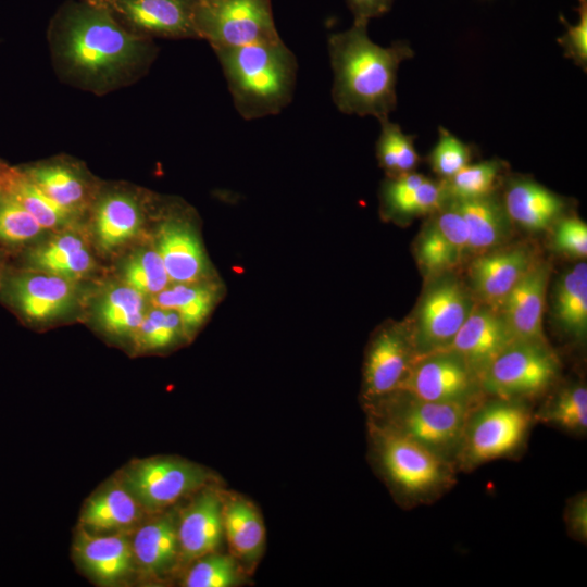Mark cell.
Masks as SVG:
<instances>
[{
  "instance_id": "cell-20",
  "label": "cell",
  "mask_w": 587,
  "mask_h": 587,
  "mask_svg": "<svg viewBox=\"0 0 587 587\" xmlns=\"http://www.w3.org/2000/svg\"><path fill=\"white\" fill-rule=\"evenodd\" d=\"M550 270L548 261L537 259L505 298L500 311L514 339L548 342L542 315Z\"/></svg>"
},
{
  "instance_id": "cell-35",
  "label": "cell",
  "mask_w": 587,
  "mask_h": 587,
  "mask_svg": "<svg viewBox=\"0 0 587 587\" xmlns=\"http://www.w3.org/2000/svg\"><path fill=\"white\" fill-rule=\"evenodd\" d=\"M534 421L553 425L573 434L587 429V388L573 383L561 388L534 413Z\"/></svg>"
},
{
  "instance_id": "cell-16",
  "label": "cell",
  "mask_w": 587,
  "mask_h": 587,
  "mask_svg": "<svg viewBox=\"0 0 587 587\" xmlns=\"http://www.w3.org/2000/svg\"><path fill=\"white\" fill-rule=\"evenodd\" d=\"M223 489L208 485L177 508V536L182 572L196 559L220 551L224 540Z\"/></svg>"
},
{
  "instance_id": "cell-30",
  "label": "cell",
  "mask_w": 587,
  "mask_h": 587,
  "mask_svg": "<svg viewBox=\"0 0 587 587\" xmlns=\"http://www.w3.org/2000/svg\"><path fill=\"white\" fill-rule=\"evenodd\" d=\"M32 267L67 279L79 278L93 267V259L83 239L65 234L35 248L28 255Z\"/></svg>"
},
{
  "instance_id": "cell-11",
  "label": "cell",
  "mask_w": 587,
  "mask_h": 587,
  "mask_svg": "<svg viewBox=\"0 0 587 587\" xmlns=\"http://www.w3.org/2000/svg\"><path fill=\"white\" fill-rule=\"evenodd\" d=\"M397 390L427 401L472 408L486 398L479 377L450 349L419 355Z\"/></svg>"
},
{
  "instance_id": "cell-23",
  "label": "cell",
  "mask_w": 587,
  "mask_h": 587,
  "mask_svg": "<svg viewBox=\"0 0 587 587\" xmlns=\"http://www.w3.org/2000/svg\"><path fill=\"white\" fill-rule=\"evenodd\" d=\"M8 294L26 319L38 322L67 312L76 296L71 279L43 272L15 275L9 283Z\"/></svg>"
},
{
  "instance_id": "cell-37",
  "label": "cell",
  "mask_w": 587,
  "mask_h": 587,
  "mask_svg": "<svg viewBox=\"0 0 587 587\" xmlns=\"http://www.w3.org/2000/svg\"><path fill=\"white\" fill-rule=\"evenodd\" d=\"M379 123L380 133L375 148L380 167L389 177L414 172L420 163V155L414 147L415 136L403 133L401 127L389 118Z\"/></svg>"
},
{
  "instance_id": "cell-19",
  "label": "cell",
  "mask_w": 587,
  "mask_h": 587,
  "mask_svg": "<svg viewBox=\"0 0 587 587\" xmlns=\"http://www.w3.org/2000/svg\"><path fill=\"white\" fill-rule=\"evenodd\" d=\"M513 340L502 312L477 302L446 349L461 355L480 379L490 363Z\"/></svg>"
},
{
  "instance_id": "cell-42",
  "label": "cell",
  "mask_w": 587,
  "mask_h": 587,
  "mask_svg": "<svg viewBox=\"0 0 587 587\" xmlns=\"http://www.w3.org/2000/svg\"><path fill=\"white\" fill-rule=\"evenodd\" d=\"M472 146L465 143L444 127H439V138L427 157V161L439 179H448L471 163Z\"/></svg>"
},
{
  "instance_id": "cell-40",
  "label": "cell",
  "mask_w": 587,
  "mask_h": 587,
  "mask_svg": "<svg viewBox=\"0 0 587 587\" xmlns=\"http://www.w3.org/2000/svg\"><path fill=\"white\" fill-rule=\"evenodd\" d=\"M185 335L183 322L175 310L155 307L146 314L135 333L142 350H160L172 346Z\"/></svg>"
},
{
  "instance_id": "cell-41",
  "label": "cell",
  "mask_w": 587,
  "mask_h": 587,
  "mask_svg": "<svg viewBox=\"0 0 587 587\" xmlns=\"http://www.w3.org/2000/svg\"><path fill=\"white\" fill-rule=\"evenodd\" d=\"M45 229L12 196L1 190L0 240L10 245L25 243Z\"/></svg>"
},
{
  "instance_id": "cell-22",
  "label": "cell",
  "mask_w": 587,
  "mask_h": 587,
  "mask_svg": "<svg viewBox=\"0 0 587 587\" xmlns=\"http://www.w3.org/2000/svg\"><path fill=\"white\" fill-rule=\"evenodd\" d=\"M222 519L228 552L250 575L265 548V527L257 505L245 496L223 490Z\"/></svg>"
},
{
  "instance_id": "cell-15",
  "label": "cell",
  "mask_w": 587,
  "mask_h": 587,
  "mask_svg": "<svg viewBox=\"0 0 587 587\" xmlns=\"http://www.w3.org/2000/svg\"><path fill=\"white\" fill-rule=\"evenodd\" d=\"M538 258L528 245L501 246L475 255L469 287L478 303L501 310L509 292Z\"/></svg>"
},
{
  "instance_id": "cell-4",
  "label": "cell",
  "mask_w": 587,
  "mask_h": 587,
  "mask_svg": "<svg viewBox=\"0 0 587 587\" xmlns=\"http://www.w3.org/2000/svg\"><path fill=\"white\" fill-rule=\"evenodd\" d=\"M369 430L376 464L400 502L428 503L454 485L452 463L374 421Z\"/></svg>"
},
{
  "instance_id": "cell-47",
  "label": "cell",
  "mask_w": 587,
  "mask_h": 587,
  "mask_svg": "<svg viewBox=\"0 0 587 587\" xmlns=\"http://www.w3.org/2000/svg\"><path fill=\"white\" fill-rule=\"evenodd\" d=\"M579 4L580 3H587V0H578Z\"/></svg>"
},
{
  "instance_id": "cell-18",
  "label": "cell",
  "mask_w": 587,
  "mask_h": 587,
  "mask_svg": "<svg viewBox=\"0 0 587 587\" xmlns=\"http://www.w3.org/2000/svg\"><path fill=\"white\" fill-rule=\"evenodd\" d=\"M130 535L95 534L78 526L73 540V558L93 583L122 585L136 575Z\"/></svg>"
},
{
  "instance_id": "cell-24",
  "label": "cell",
  "mask_w": 587,
  "mask_h": 587,
  "mask_svg": "<svg viewBox=\"0 0 587 587\" xmlns=\"http://www.w3.org/2000/svg\"><path fill=\"white\" fill-rule=\"evenodd\" d=\"M512 221L528 230H545L565 215L567 200L524 176L508 177L501 196Z\"/></svg>"
},
{
  "instance_id": "cell-10",
  "label": "cell",
  "mask_w": 587,
  "mask_h": 587,
  "mask_svg": "<svg viewBox=\"0 0 587 587\" xmlns=\"http://www.w3.org/2000/svg\"><path fill=\"white\" fill-rule=\"evenodd\" d=\"M193 22L213 50L280 39L271 0H196Z\"/></svg>"
},
{
  "instance_id": "cell-29",
  "label": "cell",
  "mask_w": 587,
  "mask_h": 587,
  "mask_svg": "<svg viewBox=\"0 0 587 587\" xmlns=\"http://www.w3.org/2000/svg\"><path fill=\"white\" fill-rule=\"evenodd\" d=\"M48 198L76 214L86 205L88 185L77 168L65 161H49L21 171Z\"/></svg>"
},
{
  "instance_id": "cell-32",
  "label": "cell",
  "mask_w": 587,
  "mask_h": 587,
  "mask_svg": "<svg viewBox=\"0 0 587 587\" xmlns=\"http://www.w3.org/2000/svg\"><path fill=\"white\" fill-rule=\"evenodd\" d=\"M0 189L18 201L43 229L64 227L77 215L48 198L21 171L3 170Z\"/></svg>"
},
{
  "instance_id": "cell-14",
  "label": "cell",
  "mask_w": 587,
  "mask_h": 587,
  "mask_svg": "<svg viewBox=\"0 0 587 587\" xmlns=\"http://www.w3.org/2000/svg\"><path fill=\"white\" fill-rule=\"evenodd\" d=\"M417 354L407 322L385 326L372 339L364 362L363 395L367 402L396 391Z\"/></svg>"
},
{
  "instance_id": "cell-45",
  "label": "cell",
  "mask_w": 587,
  "mask_h": 587,
  "mask_svg": "<svg viewBox=\"0 0 587 587\" xmlns=\"http://www.w3.org/2000/svg\"><path fill=\"white\" fill-rule=\"evenodd\" d=\"M565 522L569 532L575 539H587V496L582 492L573 497L565 510Z\"/></svg>"
},
{
  "instance_id": "cell-38",
  "label": "cell",
  "mask_w": 587,
  "mask_h": 587,
  "mask_svg": "<svg viewBox=\"0 0 587 587\" xmlns=\"http://www.w3.org/2000/svg\"><path fill=\"white\" fill-rule=\"evenodd\" d=\"M505 162L491 159L467 164L453 176L442 179L449 198L470 199L497 191Z\"/></svg>"
},
{
  "instance_id": "cell-7",
  "label": "cell",
  "mask_w": 587,
  "mask_h": 587,
  "mask_svg": "<svg viewBox=\"0 0 587 587\" xmlns=\"http://www.w3.org/2000/svg\"><path fill=\"white\" fill-rule=\"evenodd\" d=\"M426 279L412 316L405 321L417 357L448 348L477 303L454 271Z\"/></svg>"
},
{
  "instance_id": "cell-49",
  "label": "cell",
  "mask_w": 587,
  "mask_h": 587,
  "mask_svg": "<svg viewBox=\"0 0 587 587\" xmlns=\"http://www.w3.org/2000/svg\"><path fill=\"white\" fill-rule=\"evenodd\" d=\"M0 195H1V189H0Z\"/></svg>"
},
{
  "instance_id": "cell-33",
  "label": "cell",
  "mask_w": 587,
  "mask_h": 587,
  "mask_svg": "<svg viewBox=\"0 0 587 587\" xmlns=\"http://www.w3.org/2000/svg\"><path fill=\"white\" fill-rule=\"evenodd\" d=\"M217 292L209 284H175L153 296V305L175 310L183 322L185 335L196 330L214 307Z\"/></svg>"
},
{
  "instance_id": "cell-13",
  "label": "cell",
  "mask_w": 587,
  "mask_h": 587,
  "mask_svg": "<svg viewBox=\"0 0 587 587\" xmlns=\"http://www.w3.org/2000/svg\"><path fill=\"white\" fill-rule=\"evenodd\" d=\"M136 576L161 585L182 572L177 508L148 515L130 535Z\"/></svg>"
},
{
  "instance_id": "cell-6",
  "label": "cell",
  "mask_w": 587,
  "mask_h": 587,
  "mask_svg": "<svg viewBox=\"0 0 587 587\" xmlns=\"http://www.w3.org/2000/svg\"><path fill=\"white\" fill-rule=\"evenodd\" d=\"M489 398L472 408L466 417L457 470L472 471L513 455L525 444L534 421L529 407L520 400Z\"/></svg>"
},
{
  "instance_id": "cell-25",
  "label": "cell",
  "mask_w": 587,
  "mask_h": 587,
  "mask_svg": "<svg viewBox=\"0 0 587 587\" xmlns=\"http://www.w3.org/2000/svg\"><path fill=\"white\" fill-rule=\"evenodd\" d=\"M155 250L160 254L168 278L174 284L201 283L208 264L201 242L191 225L171 217L158 228Z\"/></svg>"
},
{
  "instance_id": "cell-43",
  "label": "cell",
  "mask_w": 587,
  "mask_h": 587,
  "mask_svg": "<svg viewBox=\"0 0 587 587\" xmlns=\"http://www.w3.org/2000/svg\"><path fill=\"white\" fill-rule=\"evenodd\" d=\"M555 249L573 258L587 255V225L574 216H563L553 225Z\"/></svg>"
},
{
  "instance_id": "cell-21",
  "label": "cell",
  "mask_w": 587,
  "mask_h": 587,
  "mask_svg": "<svg viewBox=\"0 0 587 587\" xmlns=\"http://www.w3.org/2000/svg\"><path fill=\"white\" fill-rule=\"evenodd\" d=\"M147 516L117 475L85 501L78 526L95 534L133 533Z\"/></svg>"
},
{
  "instance_id": "cell-1",
  "label": "cell",
  "mask_w": 587,
  "mask_h": 587,
  "mask_svg": "<svg viewBox=\"0 0 587 587\" xmlns=\"http://www.w3.org/2000/svg\"><path fill=\"white\" fill-rule=\"evenodd\" d=\"M47 40L58 76L98 96L136 83L158 47L133 34L91 0H65L50 18Z\"/></svg>"
},
{
  "instance_id": "cell-36",
  "label": "cell",
  "mask_w": 587,
  "mask_h": 587,
  "mask_svg": "<svg viewBox=\"0 0 587 587\" xmlns=\"http://www.w3.org/2000/svg\"><path fill=\"white\" fill-rule=\"evenodd\" d=\"M247 573L228 552L214 551L192 561L184 571L180 586L184 587H236Z\"/></svg>"
},
{
  "instance_id": "cell-34",
  "label": "cell",
  "mask_w": 587,
  "mask_h": 587,
  "mask_svg": "<svg viewBox=\"0 0 587 587\" xmlns=\"http://www.w3.org/2000/svg\"><path fill=\"white\" fill-rule=\"evenodd\" d=\"M143 297L127 285L108 290L97 305V316L102 327L116 336L135 335L146 314Z\"/></svg>"
},
{
  "instance_id": "cell-28",
  "label": "cell",
  "mask_w": 587,
  "mask_h": 587,
  "mask_svg": "<svg viewBox=\"0 0 587 587\" xmlns=\"http://www.w3.org/2000/svg\"><path fill=\"white\" fill-rule=\"evenodd\" d=\"M142 224V211L130 193L112 191L103 195L95 209V232L98 243L112 250L133 238Z\"/></svg>"
},
{
  "instance_id": "cell-31",
  "label": "cell",
  "mask_w": 587,
  "mask_h": 587,
  "mask_svg": "<svg viewBox=\"0 0 587 587\" xmlns=\"http://www.w3.org/2000/svg\"><path fill=\"white\" fill-rule=\"evenodd\" d=\"M555 319L572 337L583 340L587 333V265L579 262L564 272L553 292Z\"/></svg>"
},
{
  "instance_id": "cell-5",
  "label": "cell",
  "mask_w": 587,
  "mask_h": 587,
  "mask_svg": "<svg viewBox=\"0 0 587 587\" xmlns=\"http://www.w3.org/2000/svg\"><path fill=\"white\" fill-rule=\"evenodd\" d=\"M369 407L371 421L399 433L455 466L472 407L427 401L404 390L370 401Z\"/></svg>"
},
{
  "instance_id": "cell-27",
  "label": "cell",
  "mask_w": 587,
  "mask_h": 587,
  "mask_svg": "<svg viewBox=\"0 0 587 587\" xmlns=\"http://www.w3.org/2000/svg\"><path fill=\"white\" fill-rule=\"evenodd\" d=\"M447 198L442 179L435 180L416 172L389 177L382 187V207L389 216L412 217L432 214Z\"/></svg>"
},
{
  "instance_id": "cell-44",
  "label": "cell",
  "mask_w": 587,
  "mask_h": 587,
  "mask_svg": "<svg viewBox=\"0 0 587 587\" xmlns=\"http://www.w3.org/2000/svg\"><path fill=\"white\" fill-rule=\"evenodd\" d=\"M578 22L571 25L561 16L562 23L566 26V32L558 38V43L564 50V55L586 71L587 66V3L578 7Z\"/></svg>"
},
{
  "instance_id": "cell-8",
  "label": "cell",
  "mask_w": 587,
  "mask_h": 587,
  "mask_svg": "<svg viewBox=\"0 0 587 587\" xmlns=\"http://www.w3.org/2000/svg\"><path fill=\"white\" fill-rule=\"evenodd\" d=\"M118 477L148 515L175 507L216 480L207 467L176 457L133 460Z\"/></svg>"
},
{
  "instance_id": "cell-3",
  "label": "cell",
  "mask_w": 587,
  "mask_h": 587,
  "mask_svg": "<svg viewBox=\"0 0 587 587\" xmlns=\"http://www.w3.org/2000/svg\"><path fill=\"white\" fill-rule=\"evenodd\" d=\"M214 52L242 118L275 115L291 102L298 63L282 38Z\"/></svg>"
},
{
  "instance_id": "cell-17",
  "label": "cell",
  "mask_w": 587,
  "mask_h": 587,
  "mask_svg": "<svg viewBox=\"0 0 587 587\" xmlns=\"http://www.w3.org/2000/svg\"><path fill=\"white\" fill-rule=\"evenodd\" d=\"M415 251L419 266L426 278L453 271L470 255L465 222L449 197L425 223Z\"/></svg>"
},
{
  "instance_id": "cell-26",
  "label": "cell",
  "mask_w": 587,
  "mask_h": 587,
  "mask_svg": "<svg viewBox=\"0 0 587 587\" xmlns=\"http://www.w3.org/2000/svg\"><path fill=\"white\" fill-rule=\"evenodd\" d=\"M450 199L465 222L470 254L477 255L503 246L513 223L497 191L470 199Z\"/></svg>"
},
{
  "instance_id": "cell-9",
  "label": "cell",
  "mask_w": 587,
  "mask_h": 587,
  "mask_svg": "<svg viewBox=\"0 0 587 587\" xmlns=\"http://www.w3.org/2000/svg\"><path fill=\"white\" fill-rule=\"evenodd\" d=\"M560 362L548 342L514 339L480 377L486 397L524 401L557 379Z\"/></svg>"
},
{
  "instance_id": "cell-48",
  "label": "cell",
  "mask_w": 587,
  "mask_h": 587,
  "mask_svg": "<svg viewBox=\"0 0 587 587\" xmlns=\"http://www.w3.org/2000/svg\"><path fill=\"white\" fill-rule=\"evenodd\" d=\"M2 172H3V170H0V177H1Z\"/></svg>"
},
{
  "instance_id": "cell-2",
  "label": "cell",
  "mask_w": 587,
  "mask_h": 587,
  "mask_svg": "<svg viewBox=\"0 0 587 587\" xmlns=\"http://www.w3.org/2000/svg\"><path fill=\"white\" fill-rule=\"evenodd\" d=\"M367 22H355L346 30L328 36L327 49L334 74L332 98L345 114L389 118L397 105V73L413 57L407 41L389 47L375 43Z\"/></svg>"
},
{
  "instance_id": "cell-12",
  "label": "cell",
  "mask_w": 587,
  "mask_h": 587,
  "mask_svg": "<svg viewBox=\"0 0 587 587\" xmlns=\"http://www.w3.org/2000/svg\"><path fill=\"white\" fill-rule=\"evenodd\" d=\"M104 7L127 30L141 37L199 39L196 0H91Z\"/></svg>"
},
{
  "instance_id": "cell-39",
  "label": "cell",
  "mask_w": 587,
  "mask_h": 587,
  "mask_svg": "<svg viewBox=\"0 0 587 587\" xmlns=\"http://www.w3.org/2000/svg\"><path fill=\"white\" fill-rule=\"evenodd\" d=\"M122 277L125 285L143 296H155L171 282L163 261L155 249H140L124 263Z\"/></svg>"
},
{
  "instance_id": "cell-46",
  "label": "cell",
  "mask_w": 587,
  "mask_h": 587,
  "mask_svg": "<svg viewBox=\"0 0 587 587\" xmlns=\"http://www.w3.org/2000/svg\"><path fill=\"white\" fill-rule=\"evenodd\" d=\"M394 0H347V7L355 22H370L371 18L386 14Z\"/></svg>"
}]
</instances>
